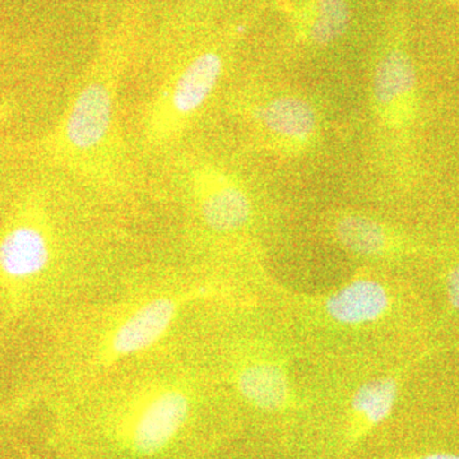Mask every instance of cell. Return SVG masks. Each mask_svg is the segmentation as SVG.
<instances>
[{
	"label": "cell",
	"mask_w": 459,
	"mask_h": 459,
	"mask_svg": "<svg viewBox=\"0 0 459 459\" xmlns=\"http://www.w3.org/2000/svg\"><path fill=\"white\" fill-rule=\"evenodd\" d=\"M303 305L316 325L347 336L386 327L398 312V294L388 280L365 273Z\"/></svg>",
	"instance_id": "1"
},
{
	"label": "cell",
	"mask_w": 459,
	"mask_h": 459,
	"mask_svg": "<svg viewBox=\"0 0 459 459\" xmlns=\"http://www.w3.org/2000/svg\"><path fill=\"white\" fill-rule=\"evenodd\" d=\"M421 358L419 356L416 360L367 380L352 392L347 402L342 437L344 453L352 451L391 418L411 367L421 360Z\"/></svg>",
	"instance_id": "2"
},
{
	"label": "cell",
	"mask_w": 459,
	"mask_h": 459,
	"mask_svg": "<svg viewBox=\"0 0 459 459\" xmlns=\"http://www.w3.org/2000/svg\"><path fill=\"white\" fill-rule=\"evenodd\" d=\"M111 84L92 81L74 100L63 128V141L74 152H87L104 142L113 122Z\"/></svg>",
	"instance_id": "3"
},
{
	"label": "cell",
	"mask_w": 459,
	"mask_h": 459,
	"mask_svg": "<svg viewBox=\"0 0 459 459\" xmlns=\"http://www.w3.org/2000/svg\"><path fill=\"white\" fill-rule=\"evenodd\" d=\"M190 402L183 392L165 391L148 402L133 422L129 440L133 451L152 455L165 449L186 427Z\"/></svg>",
	"instance_id": "4"
},
{
	"label": "cell",
	"mask_w": 459,
	"mask_h": 459,
	"mask_svg": "<svg viewBox=\"0 0 459 459\" xmlns=\"http://www.w3.org/2000/svg\"><path fill=\"white\" fill-rule=\"evenodd\" d=\"M418 77L406 51L394 49L377 63L373 81V98L377 110L392 123L407 124L416 110Z\"/></svg>",
	"instance_id": "5"
},
{
	"label": "cell",
	"mask_w": 459,
	"mask_h": 459,
	"mask_svg": "<svg viewBox=\"0 0 459 459\" xmlns=\"http://www.w3.org/2000/svg\"><path fill=\"white\" fill-rule=\"evenodd\" d=\"M235 385L250 406L264 412H283L295 406V385L286 360L270 358L247 362L238 371Z\"/></svg>",
	"instance_id": "6"
},
{
	"label": "cell",
	"mask_w": 459,
	"mask_h": 459,
	"mask_svg": "<svg viewBox=\"0 0 459 459\" xmlns=\"http://www.w3.org/2000/svg\"><path fill=\"white\" fill-rule=\"evenodd\" d=\"M223 59L217 51L199 54L172 84L169 108L172 120L186 119L204 107L222 74Z\"/></svg>",
	"instance_id": "7"
},
{
	"label": "cell",
	"mask_w": 459,
	"mask_h": 459,
	"mask_svg": "<svg viewBox=\"0 0 459 459\" xmlns=\"http://www.w3.org/2000/svg\"><path fill=\"white\" fill-rule=\"evenodd\" d=\"M338 243L365 258L383 259L404 250L403 240L385 223L361 213L341 214L333 223Z\"/></svg>",
	"instance_id": "8"
},
{
	"label": "cell",
	"mask_w": 459,
	"mask_h": 459,
	"mask_svg": "<svg viewBox=\"0 0 459 459\" xmlns=\"http://www.w3.org/2000/svg\"><path fill=\"white\" fill-rule=\"evenodd\" d=\"M49 259V241L35 226L18 225L0 241V270L12 279H29L40 273Z\"/></svg>",
	"instance_id": "9"
},
{
	"label": "cell",
	"mask_w": 459,
	"mask_h": 459,
	"mask_svg": "<svg viewBox=\"0 0 459 459\" xmlns=\"http://www.w3.org/2000/svg\"><path fill=\"white\" fill-rule=\"evenodd\" d=\"M177 314L171 299H156L129 316L115 332L113 351L117 356L131 355L147 349L162 337Z\"/></svg>",
	"instance_id": "10"
},
{
	"label": "cell",
	"mask_w": 459,
	"mask_h": 459,
	"mask_svg": "<svg viewBox=\"0 0 459 459\" xmlns=\"http://www.w3.org/2000/svg\"><path fill=\"white\" fill-rule=\"evenodd\" d=\"M199 207L208 228L219 232L238 231L252 217V204L247 193L223 178L205 186Z\"/></svg>",
	"instance_id": "11"
},
{
	"label": "cell",
	"mask_w": 459,
	"mask_h": 459,
	"mask_svg": "<svg viewBox=\"0 0 459 459\" xmlns=\"http://www.w3.org/2000/svg\"><path fill=\"white\" fill-rule=\"evenodd\" d=\"M259 122L279 140L304 144L316 131V110L309 102L296 96H279L258 110Z\"/></svg>",
	"instance_id": "12"
},
{
	"label": "cell",
	"mask_w": 459,
	"mask_h": 459,
	"mask_svg": "<svg viewBox=\"0 0 459 459\" xmlns=\"http://www.w3.org/2000/svg\"><path fill=\"white\" fill-rule=\"evenodd\" d=\"M350 23L346 0H310L304 29L307 41L325 47L343 35Z\"/></svg>",
	"instance_id": "13"
},
{
	"label": "cell",
	"mask_w": 459,
	"mask_h": 459,
	"mask_svg": "<svg viewBox=\"0 0 459 459\" xmlns=\"http://www.w3.org/2000/svg\"><path fill=\"white\" fill-rule=\"evenodd\" d=\"M446 296L453 309L459 310V262L449 270L446 281Z\"/></svg>",
	"instance_id": "14"
},
{
	"label": "cell",
	"mask_w": 459,
	"mask_h": 459,
	"mask_svg": "<svg viewBox=\"0 0 459 459\" xmlns=\"http://www.w3.org/2000/svg\"><path fill=\"white\" fill-rule=\"evenodd\" d=\"M394 459H459V455L448 452L422 453V455H400Z\"/></svg>",
	"instance_id": "15"
}]
</instances>
